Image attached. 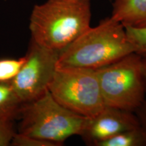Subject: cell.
I'll use <instances>...</instances> for the list:
<instances>
[{"mask_svg":"<svg viewBox=\"0 0 146 146\" xmlns=\"http://www.w3.org/2000/svg\"><path fill=\"white\" fill-rule=\"evenodd\" d=\"M60 51L47 48L31 40L25 62L11 81L22 103L38 98L48 89L55 71Z\"/></svg>","mask_w":146,"mask_h":146,"instance_id":"obj_6","label":"cell"},{"mask_svg":"<svg viewBox=\"0 0 146 146\" xmlns=\"http://www.w3.org/2000/svg\"><path fill=\"white\" fill-rule=\"evenodd\" d=\"M142 57V72H143V76L145 81V87H146V57Z\"/></svg>","mask_w":146,"mask_h":146,"instance_id":"obj_16","label":"cell"},{"mask_svg":"<svg viewBox=\"0 0 146 146\" xmlns=\"http://www.w3.org/2000/svg\"><path fill=\"white\" fill-rule=\"evenodd\" d=\"M133 52L125 26L110 16L89 27L60 51L57 67L97 70Z\"/></svg>","mask_w":146,"mask_h":146,"instance_id":"obj_1","label":"cell"},{"mask_svg":"<svg viewBox=\"0 0 146 146\" xmlns=\"http://www.w3.org/2000/svg\"><path fill=\"white\" fill-rule=\"evenodd\" d=\"M23 103L14 91L10 81H0V119H18Z\"/></svg>","mask_w":146,"mask_h":146,"instance_id":"obj_9","label":"cell"},{"mask_svg":"<svg viewBox=\"0 0 146 146\" xmlns=\"http://www.w3.org/2000/svg\"><path fill=\"white\" fill-rule=\"evenodd\" d=\"M14 146H59L58 144L45 140L15 133L10 143Z\"/></svg>","mask_w":146,"mask_h":146,"instance_id":"obj_13","label":"cell"},{"mask_svg":"<svg viewBox=\"0 0 146 146\" xmlns=\"http://www.w3.org/2000/svg\"><path fill=\"white\" fill-rule=\"evenodd\" d=\"M125 28L128 39L134 47L135 53L143 57H146V26H125Z\"/></svg>","mask_w":146,"mask_h":146,"instance_id":"obj_11","label":"cell"},{"mask_svg":"<svg viewBox=\"0 0 146 146\" xmlns=\"http://www.w3.org/2000/svg\"><path fill=\"white\" fill-rule=\"evenodd\" d=\"M111 17L124 26H146V0H114Z\"/></svg>","mask_w":146,"mask_h":146,"instance_id":"obj_8","label":"cell"},{"mask_svg":"<svg viewBox=\"0 0 146 146\" xmlns=\"http://www.w3.org/2000/svg\"><path fill=\"white\" fill-rule=\"evenodd\" d=\"M96 70L106 106L135 112L143 104L146 87L140 55L131 53Z\"/></svg>","mask_w":146,"mask_h":146,"instance_id":"obj_4","label":"cell"},{"mask_svg":"<svg viewBox=\"0 0 146 146\" xmlns=\"http://www.w3.org/2000/svg\"><path fill=\"white\" fill-rule=\"evenodd\" d=\"M141 125L146 130V98L143 104L135 112Z\"/></svg>","mask_w":146,"mask_h":146,"instance_id":"obj_15","label":"cell"},{"mask_svg":"<svg viewBox=\"0 0 146 146\" xmlns=\"http://www.w3.org/2000/svg\"><path fill=\"white\" fill-rule=\"evenodd\" d=\"M15 133L14 121L0 119V146L10 145Z\"/></svg>","mask_w":146,"mask_h":146,"instance_id":"obj_14","label":"cell"},{"mask_svg":"<svg viewBox=\"0 0 146 146\" xmlns=\"http://www.w3.org/2000/svg\"><path fill=\"white\" fill-rule=\"evenodd\" d=\"M91 0H47L35 5L30 16L31 39L61 51L90 27Z\"/></svg>","mask_w":146,"mask_h":146,"instance_id":"obj_2","label":"cell"},{"mask_svg":"<svg viewBox=\"0 0 146 146\" xmlns=\"http://www.w3.org/2000/svg\"><path fill=\"white\" fill-rule=\"evenodd\" d=\"M141 125L135 113L105 106L92 117H87L79 136L88 145L98 144L119 133Z\"/></svg>","mask_w":146,"mask_h":146,"instance_id":"obj_7","label":"cell"},{"mask_svg":"<svg viewBox=\"0 0 146 146\" xmlns=\"http://www.w3.org/2000/svg\"><path fill=\"white\" fill-rule=\"evenodd\" d=\"M98 146H146V130L140 125L102 141Z\"/></svg>","mask_w":146,"mask_h":146,"instance_id":"obj_10","label":"cell"},{"mask_svg":"<svg viewBox=\"0 0 146 146\" xmlns=\"http://www.w3.org/2000/svg\"><path fill=\"white\" fill-rule=\"evenodd\" d=\"M87 118L60 104L47 89L36 99L22 104L18 133L60 146L70 137L80 135Z\"/></svg>","mask_w":146,"mask_h":146,"instance_id":"obj_3","label":"cell"},{"mask_svg":"<svg viewBox=\"0 0 146 146\" xmlns=\"http://www.w3.org/2000/svg\"><path fill=\"white\" fill-rule=\"evenodd\" d=\"M25 62V56L23 58H5L0 60V81H12L19 72Z\"/></svg>","mask_w":146,"mask_h":146,"instance_id":"obj_12","label":"cell"},{"mask_svg":"<svg viewBox=\"0 0 146 146\" xmlns=\"http://www.w3.org/2000/svg\"><path fill=\"white\" fill-rule=\"evenodd\" d=\"M48 90L60 104L85 117H92L106 106L93 69L57 67Z\"/></svg>","mask_w":146,"mask_h":146,"instance_id":"obj_5","label":"cell"}]
</instances>
